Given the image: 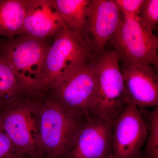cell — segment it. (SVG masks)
<instances>
[{"label": "cell", "instance_id": "1", "mask_svg": "<svg viewBox=\"0 0 158 158\" xmlns=\"http://www.w3.org/2000/svg\"><path fill=\"white\" fill-rule=\"evenodd\" d=\"M85 118L66 109L55 99L41 104L40 136L42 154L46 158L67 156Z\"/></svg>", "mask_w": 158, "mask_h": 158}, {"label": "cell", "instance_id": "2", "mask_svg": "<svg viewBox=\"0 0 158 158\" xmlns=\"http://www.w3.org/2000/svg\"><path fill=\"white\" fill-rule=\"evenodd\" d=\"M49 45L47 40L23 35L0 40V55L14 73L23 91H40Z\"/></svg>", "mask_w": 158, "mask_h": 158}, {"label": "cell", "instance_id": "3", "mask_svg": "<svg viewBox=\"0 0 158 158\" xmlns=\"http://www.w3.org/2000/svg\"><path fill=\"white\" fill-rule=\"evenodd\" d=\"M95 59L89 46L68 27L54 38L46 54L40 91L52 89L57 82Z\"/></svg>", "mask_w": 158, "mask_h": 158}, {"label": "cell", "instance_id": "4", "mask_svg": "<svg viewBox=\"0 0 158 158\" xmlns=\"http://www.w3.org/2000/svg\"><path fill=\"white\" fill-rule=\"evenodd\" d=\"M40 106L36 102L19 99L0 110V127L18 152L31 158L42 155L39 130Z\"/></svg>", "mask_w": 158, "mask_h": 158}, {"label": "cell", "instance_id": "5", "mask_svg": "<svg viewBox=\"0 0 158 158\" xmlns=\"http://www.w3.org/2000/svg\"><path fill=\"white\" fill-rule=\"evenodd\" d=\"M119 62L113 50L104 51L94 62L98 94L91 116L115 121L126 105L128 98Z\"/></svg>", "mask_w": 158, "mask_h": 158}, {"label": "cell", "instance_id": "6", "mask_svg": "<svg viewBox=\"0 0 158 158\" xmlns=\"http://www.w3.org/2000/svg\"><path fill=\"white\" fill-rule=\"evenodd\" d=\"M123 65H158V38L140 25L138 19L123 18L110 40Z\"/></svg>", "mask_w": 158, "mask_h": 158}, {"label": "cell", "instance_id": "7", "mask_svg": "<svg viewBox=\"0 0 158 158\" xmlns=\"http://www.w3.org/2000/svg\"><path fill=\"white\" fill-rule=\"evenodd\" d=\"M94 62L83 66L56 83L54 99L73 113L85 118L91 116L96 104L97 79Z\"/></svg>", "mask_w": 158, "mask_h": 158}, {"label": "cell", "instance_id": "8", "mask_svg": "<svg viewBox=\"0 0 158 158\" xmlns=\"http://www.w3.org/2000/svg\"><path fill=\"white\" fill-rule=\"evenodd\" d=\"M149 126L137 106L128 98L113 125L112 158H139L147 140Z\"/></svg>", "mask_w": 158, "mask_h": 158}, {"label": "cell", "instance_id": "9", "mask_svg": "<svg viewBox=\"0 0 158 158\" xmlns=\"http://www.w3.org/2000/svg\"><path fill=\"white\" fill-rule=\"evenodd\" d=\"M114 122L101 117H87L66 157L112 158Z\"/></svg>", "mask_w": 158, "mask_h": 158}, {"label": "cell", "instance_id": "10", "mask_svg": "<svg viewBox=\"0 0 158 158\" xmlns=\"http://www.w3.org/2000/svg\"><path fill=\"white\" fill-rule=\"evenodd\" d=\"M113 0H90L87 11V44L96 59L104 51L123 16Z\"/></svg>", "mask_w": 158, "mask_h": 158}, {"label": "cell", "instance_id": "11", "mask_svg": "<svg viewBox=\"0 0 158 158\" xmlns=\"http://www.w3.org/2000/svg\"><path fill=\"white\" fill-rule=\"evenodd\" d=\"M66 27L53 0H27L22 35L47 40Z\"/></svg>", "mask_w": 158, "mask_h": 158}, {"label": "cell", "instance_id": "12", "mask_svg": "<svg viewBox=\"0 0 158 158\" xmlns=\"http://www.w3.org/2000/svg\"><path fill=\"white\" fill-rule=\"evenodd\" d=\"M128 98L137 107L158 106V76L151 66L123 65Z\"/></svg>", "mask_w": 158, "mask_h": 158}, {"label": "cell", "instance_id": "13", "mask_svg": "<svg viewBox=\"0 0 158 158\" xmlns=\"http://www.w3.org/2000/svg\"><path fill=\"white\" fill-rule=\"evenodd\" d=\"M53 1L67 27L87 43V11L90 0Z\"/></svg>", "mask_w": 158, "mask_h": 158}, {"label": "cell", "instance_id": "14", "mask_svg": "<svg viewBox=\"0 0 158 158\" xmlns=\"http://www.w3.org/2000/svg\"><path fill=\"white\" fill-rule=\"evenodd\" d=\"M27 0H0V36L12 39L22 35Z\"/></svg>", "mask_w": 158, "mask_h": 158}, {"label": "cell", "instance_id": "15", "mask_svg": "<svg viewBox=\"0 0 158 158\" xmlns=\"http://www.w3.org/2000/svg\"><path fill=\"white\" fill-rule=\"evenodd\" d=\"M22 91L14 73L0 55V110L19 100Z\"/></svg>", "mask_w": 158, "mask_h": 158}, {"label": "cell", "instance_id": "16", "mask_svg": "<svg viewBox=\"0 0 158 158\" xmlns=\"http://www.w3.org/2000/svg\"><path fill=\"white\" fill-rule=\"evenodd\" d=\"M139 23L144 30L153 34L158 23V0H144L139 15Z\"/></svg>", "mask_w": 158, "mask_h": 158}, {"label": "cell", "instance_id": "17", "mask_svg": "<svg viewBox=\"0 0 158 158\" xmlns=\"http://www.w3.org/2000/svg\"><path fill=\"white\" fill-rule=\"evenodd\" d=\"M149 119V132L144 158H158V106L148 113Z\"/></svg>", "mask_w": 158, "mask_h": 158}, {"label": "cell", "instance_id": "18", "mask_svg": "<svg viewBox=\"0 0 158 158\" xmlns=\"http://www.w3.org/2000/svg\"><path fill=\"white\" fill-rule=\"evenodd\" d=\"M144 0H114L123 18L138 19Z\"/></svg>", "mask_w": 158, "mask_h": 158}, {"label": "cell", "instance_id": "19", "mask_svg": "<svg viewBox=\"0 0 158 158\" xmlns=\"http://www.w3.org/2000/svg\"><path fill=\"white\" fill-rule=\"evenodd\" d=\"M19 154L10 138L0 127V158H10Z\"/></svg>", "mask_w": 158, "mask_h": 158}, {"label": "cell", "instance_id": "20", "mask_svg": "<svg viewBox=\"0 0 158 158\" xmlns=\"http://www.w3.org/2000/svg\"><path fill=\"white\" fill-rule=\"evenodd\" d=\"M26 158L25 157H24L23 155L22 154H17L16 155H15L11 157V158Z\"/></svg>", "mask_w": 158, "mask_h": 158}, {"label": "cell", "instance_id": "21", "mask_svg": "<svg viewBox=\"0 0 158 158\" xmlns=\"http://www.w3.org/2000/svg\"><path fill=\"white\" fill-rule=\"evenodd\" d=\"M144 158L143 157V156H141V157H140V158Z\"/></svg>", "mask_w": 158, "mask_h": 158}]
</instances>
